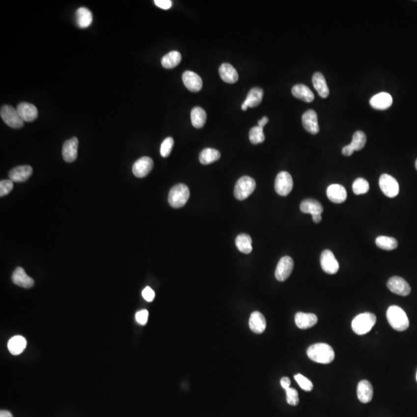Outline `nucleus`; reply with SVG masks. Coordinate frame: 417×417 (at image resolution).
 <instances>
[{
	"label": "nucleus",
	"mask_w": 417,
	"mask_h": 417,
	"mask_svg": "<svg viewBox=\"0 0 417 417\" xmlns=\"http://www.w3.org/2000/svg\"><path fill=\"white\" fill-rule=\"evenodd\" d=\"M310 360L320 364H329L334 360V352L330 345L326 343H317L311 345L307 350Z\"/></svg>",
	"instance_id": "obj_1"
},
{
	"label": "nucleus",
	"mask_w": 417,
	"mask_h": 417,
	"mask_svg": "<svg viewBox=\"0 0 417 417\" xmlns=\"http://www.w3.org/2000/svg\"><path fill=\"white\" fill-rule=\"evenodd\" d=\"M387 318L391 327L398 332L406 331L410 326L407 314L399 306H390L387 311Z\"/></svg>",
	"instance_id": "obj_2"
},
{
	"label": "nucleus",
	"mask_w": 417,
	"mask_h": 417,
	"mask_svg": "<svg viewBox=\"0 0 417 417\" xmlns=\"http://www.w3.org/2000/svg\"><path fill=\"white\" fill-rule=\"evenodd\" d=\"M376 323V316L370 312L361 313L352 320V329L356 334L363 335L372 330Z\"/></svg>",
	"instance_id": "obj_3"
},
{
	"label": "nucleus",
	"mask_w": 417,
	"mask_h": 417,
	"mask_svg": "<svg viewBox=\"0 0 417 417\" xmlns=\"http://www.w3.org/2000/svg\"><path fill=\"white\" fill-rule=\"evenodd\" d=\"M190 189L186 185L180 183L175 185L168 194V203L175 209L183 207L190 199Z\"/></svg>",
	"instance_id": "obj_4"
},
{
	"label": "nucleus",
	"mask_w": 417,
	"mask_h": 417,
	"mask_svg": "<svg viewBox=\"0 0 417 417\" xmlns=\"http://www.w3.org/2000/svg\"><path fill=\"white\" fill-rule=\"evenodd\" d=\"M255 188H256V182L253 178L250 176H243L237 181L235 186V198L238 200H244L253 194Z\"/></svg>",
	"instance_id": "obj_5"
},
{
	"label": "nucleus",
	"mask_w": 417,
	"mask_h": 417,
	"mask_svg": "<svg viewBox=\"0 0 417 417\" xmlns=\"http://www.w3.org/2000/svg\"><path fill=\"white\" fill-rule=\"evenodd\" d=\"M0 116L8 126L13 128H21L24 126V120L20 117L17 109L10 105H3L1 108Z\"/></svg>",
	"instance_id": "obj_6"
},
{
	"label": "nucleus",
	"mask_w": 417,
	"mask_h": 417,
	"mask_svg": "<svg viewBox=\"0 0 417 417\" xmlns=\"http://www.w3.org/2000/svg\"><path fill=\"white\" fill-rule=\"evenodd\" d=\"M379 187L383 194L389 198H394L399 193V186L397 180L388 174H383L380 176Z\"/></svg>",
	"instance_id": "obj_7"
},
{
	"label": "nucleus",
	"mask_w": 417,
	"mask_h": 417,
	"mask_svg": "<svg viewBox=\"0 0 417 417\" xmlns=\"http://www.w3.org/2000/svg\"><path fill=\"white\" fill-rule=\"evenodd\" d=\"M293 179L291 174L287 172H280L275 179V191L278 195L286 196L293 189Z\"/></svg>",
	"instance_id": "obj_8"
},
{
	"label": "nucleus",
	"mask_w": 417,
	"mask_h": 417,
	"mask_svg": "<svg viewBox=\"0 0 417 417\" xmlns=\"http://www.w3.org/2000/svg\"><path fill=\"white\" fill-rule=\"evenodd\" d=\"M320 262L322 270L329 275H334L339 270V264L335 258L334 253L329 250H325L322 252Z\"/></svg>",
	"instance_id": "obj_9"
},
{
	"label": "nucleus",
	"mask_w": 417,
	"mask_h": 417,
	"mask_svg": "<svg viewBox=\"0 0 417 417\" xmlns=\"http://www.w3.org/2000/svg\"><path fill=\"white\" fill-rule=\"evenodd\" d=\"M294 268V260L291 256H283L278 262L275 271V278L279 281H284L289 278Z\"/></svg>",
	"instance_id": "obj_10"
},
{
	"label": "nucleus",
	"mask_w": 417,
	"mask_h": 417,
	"mask_svg": "<svg viewBox=\"0 0 417 417\" xmlns=\"http://www.w3.org/2000/svg\"><path fill=\"white\" fill-rule=\"evenodd\" d=\"M387 287L390 291L400 296H407L411 292L410 284L400 277L395 276L390 278L387 282Z\"/></svg>",
	"instance_id": "obj_11"
},
{
	"label": "nucleus",
	"mask_w": 417,
	"mask_h": 417,
	"mask_svg": "<svg viewBox=\"0 0 417 417\" xmlns=\"http://www.w3.org/2000/svg\"><path fill=\"white\" fill-rule=\"evenodd\" d=\"M366 143V136L361 131H358L352 138V142L343 147L341 152L345 156H351L355 151H360L365 147Z\"/></svg>",
	"instance_id": "obj_12"
},
{
	"label": "nucleus",
	"mask_w": 417,
	"mask_h": 417,
	"mask_svg": "<svg viewBox=\"0 0 417 417\" xmlns=\"http://www.w3.org/2000/svg\"><path fill=\"white\" fill-rule=\"evenodd\" d=\"M153 166V160L151 158L141 157L134 163L132 172L136 177L144 178L152 171Z\"/></svg>",
	"instance_id": "obj_13"
},
{
	"label": "nucleus",
	"mask_w": 417,
	"mask_h": 417,
	"mask_svg": "<svg viewBox=\"0 0 417 417\" xmlns=\"http://www.w3.org/2000/svg\"><path fill=\"white\" fill-rule=\"evenodd\" d=\"M302 125L309 133L316 135L319 132L318 114L314 110H308L302 116Z\"/></svg>",
	"instance_id": "obj_14"
},
{
	"label": "nucleus",
	"mask_w": 417,
	"mask_h": 417,
	"mask_svg": "<svg viewBox=\"0 0 417 417\" xmlns=\"http://www.w3.org/2000/svg\"><path fill=\"white\" fill-rule=\"evenodd\" d=\"M183 82L192 92H199L202 87V80L194 71H186L183 74Z\"/></svg>",
	"instance_id": "obj_15"
},
{
	"label": "nucleus",
	"mask_w": 417,
	"mask_h": 417,
	"mask_svg": "<svg viewBox=\"0 0 417 417\" xmlns=\"http://www.w3.org/2000/svg\"><path fill=\"white\" fill-rule=\"evenodd\" d=\"M78 139L72 138L66 141L63 144L62 155L64 161L73 163L78 157Z\"/></svg>",
	"instance_id": "obj_16"
},
{
	"label": "nucleus",
	"mask_w": 417,
	"mask_h": 417,
	"mask_svg": "<svg viewBox=\"0 0 417 417\" xmlns=\"http://www.w3.org/2000/svg\"><path fill=\"white\" fill-rule=\"evenodd\" d=\"M264 97V90L260 87H253L250 90L248 97L243 103L241 109L243 111L248 110V108H255L261 103Z\"/></svg>",
	"instance_id": "obj_17"
},
{
	"label": "nucleus",
	"mask_w": 417,
	"mask_h": 417,
	"mask_svg": "<svg viewBox=\"0 0 417 417\" xmlns=\"http://www.w3.org/2000/svg\"><path fill=\"white\" fill-rule=\"evenodd\" d=\"M17 110L24 121L32 122L35 121L38 116V111L36 107L28 102L19 104Z\"/></svg>",
	"instance_id": "obj_18"
},
{
	"label": "nucleus",
	"mask_w": 417,
	"mask_h": 417,
	"mask_svg": "<svg viewBox=\"0 0 417 417\" xmlns=\"http://www.w3.org/2000/svg\"><path fill=\"white\" fill-rule=\"evenodd\" d=\"M327 196L331 202L339 204L346 200L347 191L341 185H330L327 189Z\"/></svg>",
	"instance_id": "obj_19"
},
{
	"label": "nucleus",
	"mask_w": 417,
	"mask_h": 417,
	"mask_svg": "<svg viewBox=\"0 0 417 417\" xmlns=\"http://www.w3.org/2000/svg\"><path fill=\"white\" fill-rule=\"evenodd\" d=\"M33 173V168L29 166L17 167L9 172V177L13 183H23L28 180Z\"/></svg>",
	"instance_id": "obj_20"
},
{
	"label": "nucleus",
	"mask_w": 417,
	"mask_h": 417,
	"mask_svg": "<svg viewBox=\"0 0 417 417\" xmlns=\"http://www.w3.org/2000/svg\"><path fill=\"white\" fill-rule=\"evenodd\" d=\"M369 104L376 110H387L392 105V96L388 93H379L371 98Z\"/></svg>",
	"instance_id": "obj_21"
},
{
	"label": "nucleus",
	"mask_w": 417,
	"mask_h": 417,
	"mask_svg": "<svg viewBox=\"0 0 417 417\" xmlns=\"http://www.w3.org/2000/svg\"><path fill=\"white\" fill-rule=\"evenodd\" d=\"M295 324L299 329H311L318 323V317L311 313L298 312L295 314Z\"/></svg>",
	"instance_id": "obj_22"
},
{
	"label": "nucleus",
	"mask_w": 417,
	"mask_h": 417,
	"mask_svg": "<svg viewBox=\"0 0 417 417\" xmlns=\"http://www.w3.org/2000/svg\"><path fill=\"white\" fill-rule=\"evenodd\" d=\"M12 280L13 284L24 288H30L34 285L33 279L26 274L25 271L22 267H17L15 269L12 275Z\"/></svg>",
	"instance_id": "obj_23"
},
{
	"label": "nucleus",
	"mask_w": 417,
	"mask_h": 417,
	"mask_svg": "<svg viewBox=\"0 0 417 417\" xmlns=\"http://www.w3.org/2000/svg\"><path fill=\"white\" fill-rule=\"evenodd\" d=\"M357 396L360 402L368 403L373 397V387L368 380H361L358 384Z\"/></svg>",
	"instance_id": "obj_24"
},
{
	"label": "nucleus",
	"mask_w": 417,
	"mask_h": 417,
	"mask_svg": "<svg viewBox=\"0 0 417 417\" xmlns=\"http://www.w3.org/2000/svg\"><path fill=\"white\" fill-rule=\"evenodd\" d=\"M250 329L256 334H261L265 331L267 322L265 318L259 311H254L250 314L249 320Z\"/></svg>",
	"instance_id": "obj_25"
},
{
	"label": "nucleus",
	"mask_w": 417,
	"mask_h": 417,
	"mask_svg": "<svg viewBox=\"0 0 417 417\" xmlns=\"http://www.w3.org/2000/svg\"><path fill=\"white\" fill-rule=\"evenodd\" d=\"M300 210L302 213L311 214V217L322 215L323 213V206L316 199H307L302 201L300 205Z\"/></svg>",
	"instance_id": "obj_26"
},
{
	"label": "nucleus",
	"mask_w": 417,
	"mask_h": 417,
	"mask_svg": "<svg viewBox=\"0 0 417 417\" xmlns=\"http://www.w3.org/2000/svg\"><path fill=\"white\" fill-rule=\"evenodd\" d=\"M219 74L221 79L226 83H234L238 81L239 75L237 70L229 63H222L219 69Z\"/></svg>",
	"instance_id": "obj_27"
},
{
	"label": "nucleus",
	"mask_w": 417,
	"mask_h": 417,
	"mask_svg": "<svg viewBox=\"0 0 417 417\" xmlns=\"http://www.w3.org/2000/svg\"><path fill=\"white\" fill-rule=\"evenodd\" d=\"M291 92L295 98L307 103H311L314 100V95L311 89L302 83L295 85L292 87Z\"/></svg>",
	"instance_id": "obj_28"
},
{
	"label": "nucleus",
	"mask_w": 417,
	"mask_h": 417,
	"mask_svg": "<svg viewBox=\"0 0 417 417\" xmlns=\"http://www.w3.org/2000/svg\"><path fill=\"white\" fill-rule=\"evenodd\" d=\"M312 83L313 86L321 98H326L329 97V87H328L326 80L322 73L316 72L313 75Z\"/></svg>",
	"instance_id": "obj_29"
},
{
	"label": "nucleus",
	"mask_w": 417,
	"mask_h": 417,
	"mask_svg": "<svg viewBox=\"0 0 417 417\" xmlns=\"http://www.w3.org/2000/svg\"><path fill=\"white\" fill-rule=\"evenodd\" d=\"M28 345L27 340L21 335H16L8 341V349L12 355L17 356L24 352Z\"/></svg>",
	"instance_id": "obj_30"
},
{
	"label": "nucleus",
	"mask_w": 417,
	"mask_h": 417,
	"mask_svg": "<svg viewBox=\"0 0 417 417\" xmlns=\"http://www.w3.org/2000/svg\"><path fill=\"white\" fill-rule=\"evenodd\" d=\"M76 20L77 24L80 28H87L92 24V13L87 8H79L76 12Z\"/></svg>",
	"instance_id": "obj_31"
},
{
	"label": "nucleus",
	"mask_w": 417,
	"mask_h": 417,
	"mask_svg": "<svg viewBox=\"0 0 417 417\" xmlns=\"http://www.w3.org/2000/svg\"><path fill=\"white\" fill-rule=\"evenodd\" d=\"M221 154L214 148H205L199 154V162L202 165H210L221 159Z\"/></svg>",
	"instance_id": "obj_32"
},
{
	"label": "nucleus",
	"mask_w": 417,
	"mask_h": 417,
	"mask_svg": "<svg viewBox=\"0 0 417 417\" xmlns=\"http://www.w3.org/2000/svg\"><path fill=\"white\" fill-rule=\"evenodd\" d=\"M206 113L200 107H195L191 111L192 125L195 128H202L206 121Z\"/></svg>",
	"instance_id": "obj_33"
},
{
	"label": "nucleus",
	"mask_w": 417,
	"mask_h": 417,
	"mask_svg": "<svg viewBox=\"0 0 417 417\" xmlns=\"http://www.w3.org/2000/svg\"><path fill=\"white\" fill-rule=\"evenodd\" d=\"M235 242H236L237 249L242 253L248 254L253 250L252 239L248 234L242 233V234L238 235Z\"/></svg>",
	"instance_id": "obj_34"
},
{
	"label": "nucleus",
	"mask_w": 417,
	"mask_h": 417,
	"mask_svg": "<svg viewBox=\"0 0 417 417\" xmlns=\"http://www.w3.org/2000/svg\"><path fill=\"white\" fill-rule=\"evenodd\" d=\"M182 60V55L178 51H171L165 55L162 59V65L167 69L177 67Z\"/></svg>",
	"instance_id": "obj_35"
},
{
	"label": "nucleus",
	"mask_w": 417,
	"mask_h": 417,
	"mask_svg": "<svg viewBox=\"0 0 417 417\" xmlns=\"http://www.w3.org/2000/svg\"><path fill=\"white\" fill-rule=\"evenodd\" d=\"M376 244L378 248L384 250H392L397 248L398 242L393 237L387 236H379L376 239Z\"/></svg>",
	"instance_id": "obj_36"
},
{
	"label": "nucleus",
	"mask_w": 417,
	"mask_h": 417,
	"mask_svg": "<svg viewBox=\"0 0 417 417\" xmlns=\"http://www.w3.org/2000/svg\"><path fill=\"white\" fill-rule=\"evenodd\" d=\"M250 141L253 143V145H257L260 143L264 142L265 140V136L264 133V128L255 126L251 128L249 133Z\"/></svg>",
	"instance_id": "obj_37"
},
{
	"label": "nucleus",
	"mask_w": 417,
	"mask_h": 417,
	"mask_svg": "<svg viewBox=\"0 0 417 417\" xmlns=\"http://www.w3.org/2000/svg\"><path fill=\"white\" fill-rule=\"evenodd\" d=\"M352 190L356 195L367 194L369 190V184L368 181L363 178H358L352 185Z\"/></svg>",
	"instance_id": "obj_38"
},
{
	"label": "nucleus",
	"mask_w": 417,
	"mask_h": 417,
	"mask_svg": "<svg viewBox=\"0 0 417 417\" xmlns=\"http://www.w3.org/2000/svg\"><path fill=\"white\" fill-rule=\"evenodd\" d=\"M295 379L298 384L299 385V387L306 392H311V390L313 389L314 386H313V383H311V380L306 378V376H304L302 374L295 375Z\"/></svg>",
	"instance_id": "obj_39"
},
{
	"label": "nucleus",
	"mask_w": 417,
	"mask_h": 417,
	"mask_svg": "<svg viewBox=\"0 0 417 417\" xmlns=\"http://www.w3.org/2000/svg\"><path fill=\"white\" fill-rule=\"evenodd\" d=\"M174 145V140L172 138L168 137L163 141L160 148V154L163 157L167 158L172 152Z\"/></svg>",
	"instance_id": "obj_40"
},
{
	"label": "nucleus",
	"mask_w": 417,
	"mask_h": 417,
	"mask_svg": "<svg viewBox=\"0 0 417 417\" xmlns=\"http://www.w3.org/2000/svg\"><path fill=\"white\" fill-rule=\"evenodd\" d=\"M284 390L286 392L287 403L291 406H297L299 403V396H298V391L295 389L291 388V387Z\"/></svg>",
	"instance_id": "obj_41"
},
{
	"label": "nucleus",
	"mask_w": 417,
	"mask_h": 417,
	"mask_svg": "<svg viewBox=\"0 0 417 417\" xmlns=\"http://www.w3.org/2000/svg\"><path fill=\"white\" fill-rule=\"evenodd\" d=\"M13 189V182L10 179H5L0 182V196L3 197L9 194Z\"/></svg>",
	"instance_id": "obj_42"
},
{
	"label": "nucleus",
	"mask_w": 417,
	"mask_h": 417,
	"mask_svg": "<svg viewBox=\"0 0 417 417\" xmlns=\"http://www.w3.org/2000/svg\"><path fill=\"white\" fill-rule=\"evenodd\" d=\"M148 311L145 309L138 311L136 314V322L141 325H146L148 322Z\"/></svg>",
	"instance_id": "obj_43"
},
{
	"label": "nucleus",
	"mask_w": 417,
	"mask_h": 417,
	"mask_svg": "<svg viewBox=\"0 0 417 417\" xmlns=\"http://www.w3.org/2000/svg\"><path fill=\"white\" fill-rule=\"evenodd\" d=\"M141 295H142L143 298L148 302H152L155 298V295H155V291L150 287H145V289L143 290Z\"/></svg>",
	"instance_id": "obj_44"
},
{
	"label": "nucleus",
	"mask_w": 417,
	"mask_h": 417,
	"mask_svg": "<svg viewBox=\"0 0 417 417\" xmlns=\"http://www.w3.org/2000/svg\"><path fill=\"white\" fill-rule=\"evenodd\" d=\"M155 4L158 7L167 10L172 6V2L170 0H155Z\"/></svg>",
	"instance_id": "obj_45"
},
{
	"label": "nucleus",
	"mask_w": 417,
	"mask_h": 417,
	"mask_svg": "<svg viewBox=\"0 0 417 417\" xmlns=\"http://www.w3.org/2000/svg\"><path fill=\"white\" fill-rule=\"evenodd\" d=\"M280 386L284 389L289 388L291 386V379L288 377H283L280 379Z\"/></svg>",
	"instance_id": "obj_46"
},
{
	"label": "nucleus",
	"mask_w": 417,
	"mask_h": 417,
	"mask_svg": "<svg viewBox=\"0 0 417 417\" xmlns=\"http://www.w3.org/2000/svg\"><path fill=\"white\" fill-rule=\"evenodd\" d=\"M269 121V119H268V117H262L261 119L259 120L258 121V126L261 127V128H264L266 125H267V122Z\"/></svg>",
	"instance_id": "obj_47"
},
{
	"label": "nucleus",
	"mask_w": 417,
	"mask_h": 417,
	"mask_svg": "<svg viewBox=\"0 0 417 417\" xmlns=\"http://www.w3.org/2000/svg\"><path fill=\"white\" fill-rule=\"evenodd\" d=\"M0 417H13L11 413L6 410H1L0 412Z\"/></svg>",
	"instance_id": "obj_48"
},
{
	"label": "nucleus",
	"mask_w": 417,
	"mask_h": 417,
	"mask_svg": "<svg viewBox=\"0 0 417 417\" xmlns=\"http://www.w3.org/2000/svg\"><path fill=\"white\" fill-rule=\"evenodd\" d=\"M313 222H315V223H319L322 221V215H316L312 217Z\"/></svg>",
	"instance_id": "obj_49"
},
{
	"label": "nucleus",
	"mask_w": 417,
	"mask_h": 417,
	"mask_svg": "<svg viewBox=\"0 0 417 417\" xmlns=\"http://www.w3.org/2000/svg\"><path fill=\"white\" fill-rule=\"evenodd\" d=\"M415 167H416V168H417V161H416Z\"/></svg>",
	"instance_id": "obj_50"
},
{
	"label": "nucleus",
	"mask_w": 417,
	"mask_h": 417,
	"mask_svg": "<svg viewBox=\"0 0 417 417\" xmlns=\"http://www.w3.org/2000/svg\"></svg>",
	"instance_id": "obj_51"
}]
</instances>
